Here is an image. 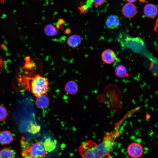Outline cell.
Instances as JSON below:
<instances>
[{
  "mask_svg": "<svg viewBox=\"0 0 158 158\" xmlns=\"http://www.w3.org/2000/svg\"><path fill=\"white\" fill-rule=\"evenodd\" d=\"M116 133L106 134L99 145L89 140L80 145L78 151L82 158H107L111 152L117 137Z\"/></svg>",
  "mask_w": 158,
  "mask_h": 158,
  "instance_id": "cell-1",
  "label": "cell"
},
{
  "mask_svg": "<svg viewBox=\"0 0 158 158\" xmlns=\"http://www.w3.org/2000/svg\"><path fill=\"white\" fill-rule=\"evenodd\" d=\"M49 89L47 79L39 74L35 75L32 78L27 88L36 97L45 94Z\"/></svg>",
  "mask_w": 158,
  "mask_h": 158,
  "instance_id": "cell-2",
  "label": "cell"
},
{
  "mask_svg": "<svg viewBox=\"0 0 158 158\" xmlns=\"http://www.w3.org/2000/svg\"><path fill=\"white\" fill-rule=\"evenodd\" d=\"M21 145L22 149L33 158H44L48 153L43 143L41 142H36L29 145L27 141L23 139L21 140Z\"/></svg>",
  "mask_w": 158,
  "mask_h": 158,
  "instance_id": "cell-3",
  "label": "cell"
},
{
  "mask_svg": "<svg viewBox=\"0 0 158 158\" xmlns=\"http://www.w3.org/2000/svg\"><path fill=\"white\" fill-rule=\"evenodd\" d=\"M127 151L128 154L131 157L133 158H138L142 155L143 149L140 144L134 142L128 145Z\"/></svg>",
  "mask_w": 158,
  "mask_h": 158,
  "instance_id": "cell-4",
  "label": "cell"
},
{
  "mask_svg": "<svg viewBox=\"0 0 158 158\" xmlns=\"http://www.w3.org/2000/svg\"><path fill=\"white\" fill-rule=\"evenodd\" d=\"M101 57L104 63L110 64L115 61L117 56L113 50L110 49H107L104 50L102 52Z\"/></svg>",
  "mask_w": 158,
  "mask_h": 158,
  "instance_id": "cell-5",
  "label": "cell"
},
{
  "mask_svg": "<svg viewBox=\"0 0 158 158\" xmlns=\"http://www.w3.org/2000/svg\"><path fill=\"white\" fill-rule=\"evenodd\" d=\"M122 13L123 16L127 18H131L137 14V10L136 6L130 3L126 4L123 6Z\"/></svg>",
  "mask_w": 158,
  "mask_h": 158,
  "instance_id": "cell-6",
  "label": "cell"
},
{
  "mask_svg": "<svg viewBox=\"0 0 158 158\" xmlns=\"http://www.w3.org/2000/svg\"><path fill=\"white\" fill-rule=\"evenodd\" d=\"M144 13L146 17L154 18L157 15L158 9L157 6L152 4H148L144 7Z\"/></svg>",
  "mask_w": 158,
  "mask_h": 158,
  "instance_id": "cell-7",
  "label": "cell"
},
{
  "mask_svg": "<svg viewBox=\"0 0 158 158\" xmlns=\"http://www.w3.org/2000/svg\"><path fill=\"white\" fill-rule=\"evenodd\" d=\"M105 24L106 26L109 29L117 28L119 27L120 24L119 17L115 15H110L107 18Z\"/></svg>",
  "mask_w": 158,
  "mask_h": 158,
  "instance_id": "cell-8",
  "label": "cell"
},
{
  "mask_svg": "<svg viewBox=\"0 0 158 158\" xmlns=\"http://www.w3.org/2000/svg\"><path fill=\"white\" fill-rule=\"evenodd\" d=\"M13 140V136L10 131L4 130L0 132V143L1 145L9 144Z\"/></svg>",
  "mask_w": 158,
  "mask_h": 158,
  "instance_id": "cell-9",
  "label": "cell"
},
{
  "mask_svg": "<svg viewBox=\"0 0 158 158\" xmlns=\"http://www.w3.org/2000/svg\"><path fill=\"white\" fill-rule=\"evenodd\" d=\"M35 104L39 108L43 109L47 108L49 103V99L46 95H42L36 97Z\"/></svg>",
  "mask_w": 158,
  "mask_h": 158,
  "instance_id": "cell-10",
  "label": "cell"
},
{
  "mask_svg": "<svg viewBox=\"0 0 158 158\" xmlns=\"http://www.w3.org/2000/svg\"><path fill=\"white\" fill-rule=\"evenodd\" d=\"M114 71L116 75L118 77L124 78L128 76L127 69L125 66L121 64L117 66Z\"/></svg>",
  "mask_w": 158,
  "mask_h": 158,
  "instance_id": "cell-11",
  "label": "cell"
},
{
  "mask_svg": "<svg viewBox=\"0 0 158 158\" xmlns=\"http://www.w3.org/2000/svg\"><path fill=\"white\" fill-rule=\"evenodd\" d=\"M65 90L68 93L74 94L78 91V86L75 82L71 81L66 83L65 87Z\"/></svg>",
  "mask_w": 158,
  "mask_h": 158,
  "instance_id": "cell-12",
  "label": "cell"
},
{
  "mask_svg": "<svg viewBox=\"0 0 158 158\" xmlns=\"http://www.w3.org/2000/svg\"><path fill=\"white\" fill-rule=\"evenodd\" d=\"M80 37L78 35H73L70 36L67 40V43L71 47L75 48L78 47L81 43Z\"/></svg>",
  "mask_w": 158,
  "mask_h": 158,
  "instance_id": "cell-13",
  "label": "cell"
},
{
  "mask_svg": "<svg viewBox=\"0 0 158 158\" xmlns=\"http://www.w3.org/2000/svg\"><path fill=\"white\" fill-rule=\"evenodd\" d=\"M15 153L9 147H5L0 151V158H14Z\"/></svg>",
  "mask_w": 158,
  "mask_h": 158,
  "instance_id": "cell-14",
  "label": "cell"
},
{
  "mask_svg": "<svg viewBox=\"0 0 158 158\" xmlns=\"http://www.w3.org/2000/svg\"><path fill=\"white\" fill-rule=\"evenodd\" d=\"M44 144V145L45 150L47 152H51L55 148L56 142L54 140H53L51 138H49L47 139Z\"/></svg>",
  "mask_w": 158,
  "mask_h": 158,
  "instance_id": "cell-15",
  "label": "cell"
},
{
  "mask_svg": "<svg viewBox=\"0 0 158 158\" xmlns=\"http://www.w3.org/2000/svg\"><path fill=\"white\" fill-rule=\"evenodd\" d=\"M45 32L48 36H53L56 35L57 32L55 28L51 24L49 25L44 28Z\"/></svg>",
  "mask_w": 158,
  "mask_h": 158,
  "instance_id": "cell-16",
  "label": "cell"
},
{
  "mask_svg": "<svg viewBox=\"0 0 158 158\" xmlns=\"http://www.w3.org/2000/svg\"><path fill=\"white\" fill-rule=\"evenodd\" d=\"M8 112L6 108L4 106L0 104V122L5 121L7 118Z\"/></svg>",
  "mask_w": 158,
  "mask_h": 158,
  "instance_id": "cell-17",
  "label": "cell"
},
{
  "mask_svg": "<svg viewBox=\"0 0 158 158\" xmlns=\"http://www.w3.org/2000/svg\"><path fill=\"white\" fill-rule=\"evenodd\" d=\"M92 2L93 3L95 6H99L104 3H105L107 0H92Z\"/></svg>",
  "mask_w": 158,
  "mask_h": 158,
  "instance_id": "cell-18",
  "label": "cell"
},
{
  "mask_svg": "<svg viewBox=\"0 0 158 158\" xmlns=\"http://www.w3.org/2000/svg\"><path fill=\"white\" fill-rule=\"evenodd\" d=\"M21 155V158H33L28 155L26 153L25 150L23 149H22Z\"/></svg>",
  "mask_w": 158,
  "mask_h": 158,
  "instance_id": "cell-19",
  "label": "cell"
},
{
  "mask_svg": "<svg viewBox=\"0 0 158 158\" xmlns=\"http://www.w3.org/2000/svg\"><path fill=\"white\" fill-rule=\"evenodd\" d=\"M4 61L0 58V69H1L3 67Z\"/></svg>",
  "mask_w": 158,
  "mask_h": 158,
  "instance_id": "cell-20",
  "label": "cell"
},
{
  "mask_svg": "<svg viewBox=\"0 0 158 158\" xmlns=\"http://www.w3.org/2000/svg\"><path fill=\"white\" fill-rule=\"evenodd\" d=\"M128 2L132 3L135 2L137 0H126Z\"/></svg>",
  "mask_w": 158,
  "mask_h": 158,
  "instance_id": "cell-21",
  "label": "cell"
},
{
  "mask_svg": "<svg viewBox=\"0 0 158 158\" xmlns=\"http://www.w3.org/2000/svg\"><path fill=\"white\" fill-rule=\"evenodd\" d=\"M140 1L142 2H145V0H140Z\"/></svg>",
  "mask_w": 158,
  "mask_h": 158,
  "instance_id": "cell-22",
  "label": "cell"
}]
</instances>
